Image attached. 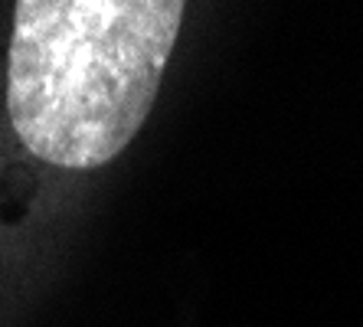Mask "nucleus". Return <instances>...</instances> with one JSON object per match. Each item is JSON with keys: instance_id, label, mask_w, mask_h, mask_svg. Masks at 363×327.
<instances>
[{"instance_id": "f257e3e1", "label": "nucleus", "mask_w": 363, "mask_h": 327, "mask_svg": "<svg viewBox=\"0 0 363 327\" xmlns=\"http://www.w3.org/2000/svg\"><path fill=\"white\" fill-rule=\"evenodd\" d=\"M186 0H17L10 125L30 154L92 170L151 115Z\"/></svg>"}]
</instances>
